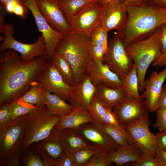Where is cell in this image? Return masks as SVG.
Masks as SVG:
<instances>
[{"instance_id":"cell-1","label":"cell","mask_w":166,"mask_h":166,"mask_svg":"<svg viewBox=\"0 0 166 166\" xmlns=\"http://www.w3.org/2000/svg\"><path fill=\"white\" fill-rule=\"evenodd\" d=\"M50 60L44 56L24 61L11 49L0 53V107L25 94L37 81Z\"/></svg>"},{"instance_id":"cell-2","label":"cell","mask_w":166,"mask_h":166,"mask_svg":"<svg viewBox=\"0 0 166 166\" xmlns=\"http://www.w3.org/2000/svg\"><path fill=\"white\" fill-rule=\"evenodd\" d=\"M126 3L127 19L124 29L118 34L125 48L148 38L166 23V8L153 6L146 0Z\"/></svg>"},{"instance_id":"cell-3","label":"cell","mask_w":166,"mask_h":166,"mask_svg":"<svg viewBox=\"0 0 166 166\" xmlns=\"http://www.w3.org/2000/svg\"><path fill=\"white\" fill-rule=\"evenodd\" d=\"M90 47L89 37L71 32L64 35L55 49L70 65L74 84L86 74L88 66L92 61Z\"/></svg>"},{"instance_id":"cell-4","label":"cell","mask_w":166,"mask_h":166,"mask_svg":"<svg viewBox=\"0 0 166 166\" xmlns=\"http://www.w3.org/2000/svg\"><path fill=\"white\" fill-rule=\"evenodd\" d=\"M160 37V27L148 38L134 42L125 48L136 66L139 93L144 89L145 77L148 67L162 54Z\"/></svg>"},{"instance_id":"cell-5","label":"cell","mask_w":166,"mask_h":166,"mask_svg":"<svg viewBox=\"0 0 166 166\" xmlns=\"http://www.w3.org/2000/svg\"><path fill=\"white\" fill-rule=\"evenodd\" d=\"M60 117L49 114L45 104L36 105L33 111L28 115L27 132L21 144L22 150L47 137Z\"/></svg>"},{"instance_id":"cell-6","label":"cell","mask_w":166,"mask_h":166,"mask_svg":"<svg viewBox=\"0 0 166 166\" xmlns=\"http://www.w3.org/2000/svg\"><path fill=\"white\" fill-rule=\"evenodd\" d=\"M28 115L0 126V161L9 159L21 146L27 132Z\"/></svg>"},{"instance_id":"cell-7","label":"cell","mask_w":166,"mask_h":166,"mask_svg":"<svg viewBox=\"0 0 166 166\" xmlns=\"http://www.w3.org/2000/svg\"><path fill=\"white\" fill-rule=\"evenodd\" d=\"M14 31L12 25L4 23V19H0V32L3 35L0 45V53L8 49H12L20 53L24 61H30L37 57L46 56L45 41L42 34L34 43L26 44L14 38L13 37Z\"/></svg>"},{"instance_id":"cell-8","label":"cell","mask_w":166,"mask_h":166,"mask_svg":"<svg viewBox=\"0 0 166 166\" xmlns=\"http://www.w3.org/2000/svg\"><path fill=\"white\" fill-rule=\"evenodd\" d=\"M103 63L122 80L130 71L134 62L127 53L120 35L117 34L108 41Z\"/></svg>"},{"instance_id":"cell-9","label":"cell","mask_w":166,"mask_h":166,"mask_svg":"<svg viewBox=\"0 0 166 166\" xmlns=\"http://www.w3.org/2000/svg\"><path fill=\"white\" fill-rule=\"evenodd\" d=\"M101 5L96 1L85 5L68 22L71 32L89 37L100 24Z\"/></svg>"},{"instance_id":"cell-10","label":"cell","mask_w":166,"mask_h":166,"mask_svg":"<svg viewBox=\"0 0 166 166\" xmlns=\"http://www.w3.org/2000/svg\"><path fill=\"white\" fill-rule=\"evenodd\" d=\"M150 123L147 112L140 118L124 126L138 148L143 152L155 156L157 148L156 136L149 129Z\"/></svg>"},{"instance_id":"cell-11","label":"cell","mask_w":166,"mask_h":166,"mask_svg":"<svg viewBox=\"0 0 166 166\" xmlns=\"http://www.w3.org/2000/svg\"><path fill=\"white\" fill-rule=\"evenodd\" d=\"M127 17L126 2L115 0L101 4L100 24L109 32L115 30L120 35L124 29Z\"/></svg>"},{"instance_id":"cell-12","label":"cell","mask_w":166,"mask_h":166,"mask_svg":"<svg viewBox=\"0 0 166 166\" xmlns=\"http://www.w3.org/2000/svg\"><path fill=\"white\" fill-rule=\"evenodd\" d=\"M21 1L31 12L38 30L42 33L45 40L46 56L50 59L65 34L51 26L38 10L36 0Z\"/></svg>"},{"instance_id":"cell-13","label":"cell","mask_w":166,"mask_h":166,"mask_svg":"<svg viewBox=\"0 0 166 166\" xmlns=\"http://www.w3.org/2000/svg\"><path fill=\"white\" fill-rule=\"evenodd\" d=\"M77 129L90 145L109 153L120 146L105 132L100 123L94 121L84 124Z\"/></svg>"},{"instance_id":"cell-14","label":"cell","mask_w":166,"mask_h":166,"mask_svg":"<svg viewBox=\"0 0 166 166\" xmlns=\"http://www.w3.org/2000/svg\"><path fill=\"white\" fill-rule=\"evenodd\" d=\"M38 142L37 150L45 166H53L54 163L66 152L59 129L53 128L47 137Z\"/></svg>"},{"instance_id":"cell-15","label":"cell","mask_w":166,"mask_h":166,"mask_svg":"<svg viewBox=\"0 0 166 166\" xmlns=\"http://www.w3.org/2000/svg\"><path fill=\"white\" fill-rule=\"evenodd\" d=\"M37 81L43 90L55 94L65 101H68L71 86L65 82L50 60Z\"/></svg>"},{"instance_id":"cell-16","label":"cell","mask_w":166,"mask_h":166,"mask_svg":"<svg viewBox=\"0 0 166 166\" xmlns=\"http://www.w3.org/2000/svg\"><path fill=\"white\" fill-rule=\"evenodd\" d=\"M38 8L51 26L65 35L71 32L58 0H36Z\"/></svg>"},{"instance_id":"cell-17","label":"cell","mask_w":166,"mask_h":166,"mask_svg":"<svg viewBox=\"0 0 166 166\" xmlns=\"http://www.w3.org/2000/svg\"><path fill=\"white\" fill-rule=\"evenodd\" d=\"M112 110L123 125L140 118L148 111L144 99L128 97Z\"/></svg>"},{"instance_id":"cell-18","label":"cell","mask_w":166,"mask_h":166,"mask_svg":"<svg viewBox=\"0 0 166 166\" xmlns=\"http://www.w3.org/2000/svg\"><path fill=\"white\" fill-rule=\"evenodd\" d=\"M85 74L95 86L102 84L112 88H123L122 80L103 62L91 61L87 69Z\"/></svg>"},{"instance_id":"cell-19","label":"cell","mask_w":166,"mask_h":166,"mask_svg":"<svg viewBox=\"0 0 166 166\" xmlns=\"http://www.w3.org/2000/svg\"><path fill=\"white\" fill-rule=\"evenodd\" d=\"M166 78V66L159 73L154 71L145 81L144 92L140 98L145 100L147 108L150 112L156 111L159 108V101L161 89Z\"/></svg>"},{"instance_id":"cell-20","label":"cell","mask_w":166,"mask_h":166,"mask_svg":"<svg viewBox=\"0 0 166 166\" xmlns=\"http://www.w3.org/2000/svg\"><path fill=\"white\" fill-rule=\"evenodd\" d=\"M95 91V86L85 74L80 81L71 86L68 101L74 108L88 110Z\"/></svg>"},{"instance_id":"cell-21","label":"cell","mask_w":166,"mask_h":166,"mask_svg":"<svg viewBox=\"0 0 166 166\" xmlns=\"http://www.w3.org/2000/svg\"><path fill=\"white\" fill-rule=\"evenodd\" d=\"M94 96L105 107L112 109L127 97L124 88H112L102 84L95 86Z\"/></svg>"},{"instance_id":"cell-22","label":"cell","mask_w":166,"mask_h":166,"mask_svg":"<svg viewBox=\"0 0 166 166\" xmlns=\"http://www.w3.org/2000/svg\"><path fill=\"white\" fill-rule=\"evenodd\" d=\"M94 120L89 111L86 109L77 107L69 115L60 117L53 128L60 129L72 128L77 129L81 125Z\"/></svg>"},{"instance_id":"cell-23","label":"cell","mask_w":166,"mask_h":166,"mask_svg":"<svg viewBox=\"0 0 166 166\" xmlns=\"http://www.w3.org/2000/svg\"><path fill=\"white\" fill-rule=\"evenodd\" d=\"M42 94L45 105L48 113L52 115L62 117L71 113L74 108L59 96L42 90Z\"/></svg>"},{"instance_id":"cell-24","label":"cell","mask_w":166,"mask_h":166,"mask_svg":"<svg viewBox=\"0 0 166 166\" xmlns=\"http://www.w3.org/2000/svg\"><path fill=\"white\" fill-rule=\"evenodd\" d=\"M143 152L134 144L120 146L116 150L109 154L112 163L121 166L137 160Z\"/></svg>"},{"instance_id":"cell-25","label":"cell","mask_w":166,"mask_h":166,"mask_svg":"<svg viewBox=\"0 0 166 166\" xmlns=\"http://www.w3.org/2000/svg\"><path fill=\"white\" fill-rule=\"evenodd\" d=\"M50 61L65 82L71 86L74 85L73 70L67 61L56 51L54 52Z\"/></svg>"},{"instance_id":"cell-26","label":"cell","mask_w":166,"mask_h":166,"mask_svg":"<svg viewBox=\"0 0 166 166\" xmlns=\"http://www.w3.org/2000/svg\"><path fill=\"white\" fill-rule=\"evenodd\" d=\"M61 130L67 152H71L89 144L77 129L67 128Z\"/></svg>"},{"instance_id":"cell-27","label":"cell","mask_w":166,"mask_h":166,"mask_svg":"<svg viewBox=\"0 0 166 166\" xmlns=\"http://www.w3.org/2000/svg\"><path fill=\"white\" fill-rule=\"evenodd\" d=\"M104 130L120 146L134 144L133 140L124 125L114 127L104 124H100Z\"/></svg>"},{"instance_id":"cell-28","label":"cell","mask_w":166,"mask_h":166,"mask_svg":"<svg viewBox=\"0 0 166 166\" xmlns=\"http://www.w3.org/2000/svg\"><path fill=\"white\" fill-rule=\"evenodd\" d=\"M127 97L140 99L138 90V80L135 64L129 73L122 79Z\"/></svg>"},{"instance_id":"cell-29","label":"cell","mask_w":166,"mask_h":166,"mask_svg":"<svg viewBox=\"0 0 166 166\" xmlns=\"http://www.w3.org/2000/svg\"><path fill=\"white\" fill-rule=\"evenodd\" d=\"M100 149L93 146L88 144L71 152L74 166H85L91 158Z\"/></svg>"},{"instance_id":"cell-30","label":"cell","mask_w":166,"mask_h":166,"mask_svg":"<svg viewBox=\"0 0 166 166\" xmlns=\"http://www.w3.org/2000/svg\"><path fill=\"white\" fill-rule=\"evenodd\" d=\"M95 0H58V5L68 22L85 4Z\"/></svg>"},{"instance_id":"cell-31","label":"cell","mask_w":166,"mask_h":166,"mask_svg":"<svg viewBox=\"0 0 166 166\" xmlns=\"http://www.w3.org/2000/svg\"><path fill=\"white\" fill-rule=\"evenodd\" d=\"M42 90L40 84L36 81L25 94L18 98L34 106L45 104Z\"/></svg>"},{"instance_id":"cell-32","label":"cell","mask_w":166,"mask_h":166,"mask_svg":"<svg viewBox=\"0 0 166 166\" xmlns=\"http://www.w3.org/2000/svg\"><path fill=\"white\" fill-rule=\"evenodd\" d=\"M35 106L33 105L18 98L11 102L10 109L11 120L28 115L34 109Z\"/></svg>"},{"instance_id":"cell-33","label":"cell","mask_w":166,"mask_h":166,"mask_svg":"<svg viewBox=\"0 0 166 166\" xmlns=\"http://www.w3.org/2000/svg\"><path fill=\"white\" fill-rule=\"evenodd\" d=\"M108 32L100 24H99L89 37L90 45H102L108 47Z\"/></svg>"},{"instance_id":"cell-34","label":"cell","mask_w":166,"mask_h":166,"mask_svg":"<svg viewBox=\"0 0 166 166\" xmlns=\"http://www.w3.org/2000/svg\"><path fill=\"white\" fill-rule=\"evenodd\" d=\"M106 107L94 96L93 97L88 109L94 121L99 123H103V119Z\"/></svg>"},{"instance_id":"cell-35","label":"cell","mask_w":166,"mask_h":166,"mask_svg":"<svg viewBox=\"0 0 166 166\" xmlns=\"http://www.w3.org/2000/svg\"><path fill=\"white\" fill-rule=\"evenodd\" d=\"M109 153L101 150L94 155L85 166H109L112 163Z\"/></svg>"},{"instance_id":"cell-36","label":"cell","mask_w":166,"mask_h":166,"mask_svg":"<svg viewBox=\"0 0 166 166\" xmlns=\"http://www.w3.org/2000/svg\"><path fill=\"white\" fill-rule=\"evenodd\" d=\"M127 166H160L156 157L151 154L143 152L136 161L124 164Z\"/></svg>"},{"instance_id":"cell-37","label":"cell","mask_w":166,"mask_h":166,"mask_svg":"<svg viewBox=\"0 0 166 166\" xmlns=\"http://www.w3.org/2000/svg\"><path fill=\"white\" fill-rule=\"evenodd\" d=\"M160 28L162 53L160 57L153 62L152 65L153 66L161 67L166 66V23L161 26Z\"/></svg>"},{"instance_id":"cell-38","label":"cell","mask_w":166,"mask_h":166,"mask_svg":"<svg viewBox=\"0 0 166 166\" xmlns=\"http://www.w3.org/2000/svg\"><path fill=\"white\" fill-rule=\"evenodd\" d=\"M107 47L102 45H90V53L91 60L96 62H103Z\"/></svg>"},{"instance_id":"cell-39","label":"cell","mask_w":166,"mask_h":166,"mask_svg":"<svg viewBox=\"0 0 166 166\" xmlns=\"http://www.w3.org/2000/svg\"><path fill=\"white\" fill-rule=\"evenodd\" d=\"M156 112V121L154 127L160 132H166V109L159 108Z\"/></svg>"},{"instance_id":"cell-40","label":"cell","mask_w":166,"mask_h":166,"mask_svg":"<svg viewBox=\"0 0 166 166\" xmlns=\"http://www.w3.org/2000/svg\"><path fill=\"white\" fill-rule=\"evenodd\" d=\"M105 107V111L103 119V124L114 127L120 126L121 124L113 110L109 108Z\"/></svg>"},{"instance_id":"cell-41","label":"cell","mask_w":166,"mask_h":166,"mask_svg":"<svg viewBox=\"0 0 166 166\" xmlns=\"http://www.w3.org/2000/svg\"><path fill=\"white\" fill-rule=\"evenodd\" d=\"M10 103H6L0 107V126L12 120L10 109Z\"/></svg>"},{"instance_id":"cell-42","label":"cell","mask_w":166,"mask_h":166,"mask_svg":"<svg viewBox=\"0 0 166 166\" xmlns=\"http://www.w3.org/2000/svg\"><path fill=\"white\" fill-rule=\"evenodd\" d=\"M0 6L3 7L7 13L14 14L17 7L23 4L21 0H0Z\"/></svg>"},{"instance_id":"cell-43","label":"cell","mask_w":166,"mask_h":166,"mask_svg":"<svg viewBox=\"0 0 166 166\" xmlns=\"http://www.w3.org/2000/svg\"><path fill=\"white\" fill-rule=\"evenodd\" d=\"M22 149L21 146L17 152L8 160L0 161V166H19V158L21 151Z\"/></svg>"},{"instance_id":"cell-44","label":"cell","mask_w":166,"mask_h":166,"mask_svg":"<svg viewBox=\"0 0 166 166\" xmlns=\"http://www.w3.org/2000/svg\"><path fill=\"white\" fill-rule=\"evenodd\" d=\"M53 166H74L71 153L66 152L61 157L54 163Z\"/></svg>"},{"instance_id":"cell-45","label":"cell","mask_w":166,"mask_h":166,"mask_svg":"<svg viewBox=\"0 0 166 166\" xmlns=\"http://www.w3.org/2000/svg\"><path fill=\"white\" fill-rule=\"evenodd\" d=\"M24 165L26 166H45L42 160L38 156L31 154L25 159Z\"/></svg>"},{"instance_id":"cell-46","label":"cell","mask_w":166,"mask_h":166,"mask_svg":"<svg viewBox=\"0 0 166 166\" xmlns=\"http://www.w3.org/2000/svg\"><path fill=\"white\" fill-rule=\"evenodd\" d=\"M157 147L166 151V132L155 134Z\"/></svg>"},{"instance_id":"cell-47","label":"cell","mask_w":166,"mask_h":166,"mask_svg":"<svg viewBox=\"0 0 166 166\" xmlns=\"http://www.w3.org/2000/svg\"><path fill=\"white\" fill-rule=\"evenodd\" d=\"M155 157L160 166H166V151L157 147Z\"/></svg>"},{"instance_id":"cell-48","label":"cell","mask_w":166,"mask_h":166,"mask_svg":"<svg viewBox=\"0 0 166 166\" xmlns=\"http://www.w3.org/2000/svg\"><path fill=\"white\" fill-rule=\"evenodd\" d=\"M159 108L166 109V83L163 84L161 91L159 101Z\"/></svg>"},{"instance_id":"cell-49","label":"cell","mask_w":166,"mask_h":166,"mask_svg":"<svg viewBox=\"0 0 166 166\" xmlns=\"http://www.w3.org/2000/svg\"><path fill=\"white\" fill-rule=\"evenodd\" d=\"M150 4L155 6L166 8V0H146Z\"/></svg>"},{"instance_id":"cell-50","label":"cell","mask_w":166,"mask_h":166,"mask_svg":"<svg viewBox=\"0 0 166 166\" xmlns=\"http://www.w3.org/2000/svg\"><path fill=\"white\" fill-rule=\"evenodd\" d=\"M115 0H96V1L101 4Z\"/></svg>"},{"instance_id":"cell-51","label":"cell","mask_w":166,"mask_h":166,"mask_svg":"<svg viewBox=\"0 0 166 166\" xmlns=\"http://www.w3.org/2000/svg\"><path fill=\"white\" fill-rule=\"evenodd\" d=\"M127 2L129 3H134L137 2L140 0H124Z\"/></svg>"},{"instance_id":"cell-52","label":"cell","mask_w":166,"mask_h":166,"mask_svg":"<svg viewBox=\"0 0 166 166\" xmlns=\"http://www.w3.org/2000/svg\"></svg>"}]
</instances>
